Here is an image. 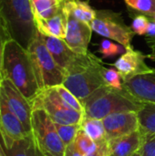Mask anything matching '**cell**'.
<instances>
[{"mask_svg": "<svg viewBox=\"0 0 155 156\" xmlns=\"http://www.w3.org/2000/svg\"><path fill=\"white\" fill-rule=\"evenodd\" d=\"M3 79H8L32 103L41 91L27 50L15 39L9 40L4 49Z\"/></svg>", "mask_w": 155, "mask_h": 156, "instance_id": "obj_1", "label": "cell"}, {"mask_svg": "<svg viewBox=\"0 0 155 156\" xmlns=\"http://www.w3.org/2000/svg\"><path fill=\"white\" fill-rule=\"evenodd\" d=\"M102 60L93 53L77 54L65 71L62 85L71 91L82 103L95 90L105 85Z\"/></svg>", "mask_w": 155, "mask_h": 156, "instance_id": "obj_2", "label": "cell"}, {"mask_svg": "<svg viewBox=\"0 0 155 156\" xmlns=\"http://www.w3.org/2000/svg\"><path fill=\"white\" fill-rule=\"evenodd\" d=\"M84 118L103 120L122 112H139L143 102L131 95L124 88L119 90L103 85L82 101Z\"/></svg>", "mask_w": 155, "mask_h": 156, "instance_id": "obj_3", "label": "cell"}, {"mask_svg": "<svg viewBox=\"0 0 155 156\" xmlns=\"http://www.w3.org/2000/svg\"><path fill=\"white\" fill-rule=\"evenodd\" d=\"M26 50L41 90L57 87L63 83L65 71L58 67L48 52L38 30H37Z\"/></svg>", "mask_w": 155, "mask_h": 156, "instance_id": "obj_4", "label": "cell"}, {"mask_svg": "<svg viewBox=\"0 0 155 156\" xmlns=\"http://www.w3.org/2000/svg\"><path fill=\"white\" fill-rule=\"evenodd\" d=\"M0 5L13 39L26 49L37 30L29 0H0Z\"/></svg>", "mask_w": 155, "mask_h": 156, "instance_id": "obj_5", "label": "cell"}, {"mask_svg": "<svg viewBox=\"0 0 155 156\" xmlns=\"http://www.w3.org/2000/svg\"><path fill=\"white\" fill-rule=\"evenodd\" d=\"M31 133L39 153L43 156H65L66 145L60 139L55 122L42 109H33Z\"/></svg>", "mask_w": 155, "mask_h": 156, "instance_id": "obj_6", "label": "cell"}, {"mask_svg": "<svg viewBox=\"0 0 155 156\" xmlns=\"http://www.w3.org/2000/svg\"><path fill=\"white\" fill-rule=\"evenodd\" d=\"M33 109H42L58 124H81L84 113L72 109L60 97L55 87L42 90L32 102Z\"/></svg>", "mask_w": 155, "mask_h": 156, "instance_id": "obj_7", "label": "cell"}, {"mask_svg": "<svg viewBox=\"0 0 155 156\" xmlns=\"http://www.w3.org/2000/svg\"><path fill=\"white\" fill-rule=\"evenodd\" d=\"M97 34L116 41L126 50L132 48V40L134 32L128 27L120 14L111 10H96V16L90 24Z\"/></svg>", "mask_w": 155, "mask_h": 156, "instance_id": "obj_8", "label": "cell"}, {"mask_svg": "<svg viewBox=\"0 0 155 156\" xmlns=\"http://www.w3.org/2000/svg\"><path fill=\"white\" fill-rule=\"evenodd\" d=\"M0 97L4 100L8 109L20 120L25 129L31 133L32 103L8 79H3L1 81Z\"/></svg>", "mask_w": 155, "mask_h": 156, "instance_id": "obj_9", "label": "cell"}, {"mask_svg": "<svg viewBox=\"0 0 155 156\" xmlns=\"http://www.w3.org/2000/svg\"><path fill=\"white\" fill-rule=\"evenodd\" d=\"M63 8V7H62ZM66 17V36L65 41L69 47L77 54H86L89 52V45L91 39L92 28L88 23L82 22L63 8Z\"/></svg>", "mask_w": 155, "mask_h": 156, "instance_id": "obj_10", "label": "cell"}, {"mask_svg": "<svg viewBox=\"0 0 155 156\" xmlns=\"http://www.w3.org/2000/svg\"><path fill=\"white\" fill-rule=\"evenodd\" d=\"M108 141L131 134L140 129L137 112L112 113L102 120Z\"/></svg>", "mask_w": 155, "mask_h": 156, "instance_id": "obj_11", "label": "cell"}, {"mask_svg": "<svg viewBox=\"0 0 155 156\" xmlns=\"http://www.w3.org/2000/svg\"><path fill=\"white\" fill-rule=\"evenodd\" d=\"M146 55L132 48L126 50L114 62L113 66L119 71L124 82L136 76L150 73L154 70V69L150 68L146 64Z\"/></svg>", "mask_w": 155, "mask_h": 156, "instance_id": "obj_12", "label": "cell"}, {"mask_svg": "<svg viewBox=\"0 0 155 156\" xmlns=\"http://www.w3.org/2000/svg\"><path fill=\"white\" fill-rule=\"evenodd\" d=\"M65 156H110L109 142H95L80 128L74 141L66 146Z\"/></svg>", "mask_w": 155, "mask_h": 156, "instance_id": "obj_13", "label": "cell"}, {"mask_svg": "<svg viewBox=\"0 0 155 156\" xmlns=\"http://www.w3.org/2000/svg\"><path fill=\"white\" fill-rule=\"evenodd\" d=\"M0 156H43L37 150L32 133L16 140L0 129Z\"/></svg>", "mask_w": 155, "mask_h": 156, "instance_id": "obj_14", "label": "cell"}, {"mask_svg": "<svg viewBox=\"0 0 155 156\" xmlns=\"http://www.w3.org/2000/svg\"><path fill=\"white\" fill-rule=\"evenodd\" d=\"M125 90L143 103L155 104V69L123 82Z\"/></svg>", "mask_w": 155, "mask_h": 156, "instance_id": "obj_15", "label": "cell"}, {"mask_svg": "<svg viewBox=\"0 0 155 156\" xmlns=\"http://www.w3.org/2000/svg\"><path fill=\"white\" fill-rule=\"evenodd\" d=\"M39 32V31H38ZM40 33V32H39ZM41 37L47 47L48 52L56 61V63L64 71L72 62L77 53H75L67 44L65 39L49 37L41 34Z\"/></svg>", "mask_w": 155, "mask_h": 156, "instance_id": "obj_16", "label": "cell"}, {"mask_svg": "<svg viewBox=\"0 0 155 156\" xmlns=\"http://www.w3.org/2000/svg\"><path fill=\"white\" fill-rule=\"evenodd\" d=\"M143 133L139 129L131 134L108 141L110 156H132L139 152L143 142Z\"/></svg>", "mask_w": 155, "mask_h": 156, "instance_id": "obj_17", "label": "cell"}, {"mask_svg": "<svg viewBox=\"0 0 155 156\" xmlns=\"http://www.w3.org/2000/svg\"><path fill=\"white\" fill-rule=\"evenodd\" d=\"M0 129L13 139L25 138L28 133L20 120L8 109L4 100L0 97Z\"/></svg>", "mask_w": 155, "mask_h": 156, "instance_id": "obj_18", "label": "cell"}, {"mask_svg": "<svg viewBox=\"0 0 155 156\" xmlns=\"http://www.w3.org/2000/svg\"><path fill=\"white\" fill-rule=\"evenodd\" d=\"M35 25L37 29L43 35L62 39L65 38L67 17L63 8H61L60 11L52 17L35 21Z\"/></svg>", "mask_w": 155, "mask_h": 156, "instance_id": "obj_19", "label": "cell"}, {"mask_svg": "<svg viewBox=\"0 0 155 156\" xmlns=\"http://www.w3.org/2000/svg\"><path fill=\"white\" fill-rule=\"evenodd\" d=\"M34 21L48 19L62 8V0H29Z\"/></svg>", "mask_w": 155, "mask_h": 156, "instance_id": "obj_20", "label": "cell"}, {"mask_svg": "<svg viewBox=\"0 0 155 156\" xmlns=\"http://www.w3.org/2000/svg\"><path fill=\"white\" fill-rule=\"evenodd\" d=\"M62 7L79 20L90 25L96 16V10L82 0H62Z\"/></svg>", "mask_w": 155, "mask_h": 156, "instance_id": "obj_21", "label": "cell"}, {"mask_svg": "<svg viewBox=\"0 0 155 156\" xmlns=\"http://www.w3.org/2000/svg\"><path fill=\"white\" fill-rule=\"evenodd\" d=\"M140 130L146 134L155 135V104L143 103L138 112Z\"/></svg>", "mask_w": 155, "mask_h": 156, "instance_id": "obj_22", "label": "cell"}, {"mask_svg": "<svg viewBox=\"0 0 155 156\" xmlns=\"http://www.w3.org/2000/svg\"><path fill=\"white\" fill-rule=\"evenodd\" d=\"M80 128L95 142L107 140L102 120L84 118L80 124Z\"/></svg>", "mask_w": 155, "mask_h": 156, "instance_id": "obj_23", "label": "cell"}, {"mask_svg": "<svg viewBox=\"0 0 155 156\" xmlns=\"http://www.w3.org/2000/svg\"><path fill=\"white\" fill-rule=\"evenodd\" d=\"M129 8L144 15L149 18H155V0H124Z\"/></svg>", "mask_w": 155, "mask_h": 156, "instance_id": "obj_24", "label": "cell"}, {"mask_svg": "<svg viewBox=\"0 0 155 156\" xmlns=\"http://www.w3.org/2000/svg\"><path fill=\"white\" fill-rule=\"evenodd\" d=\"M13 39L7 21L3 15V12H0V80H3V74H2V62H3V55L4 49L6 43Z\"/></svg>", "mask_w": 155, "mask_h": 156, "instance_id": "obj_25", "label": "cell"}, {"mask_svg": "<svg viewBox=\"0 0 155 156\" xmlns=\"http://www.w3.org/2000/svg\"><path fill=\"white\" fill-rule=\"evenodd\" d=\"M102 77L106 86L119 90H124L123 80L116 69H109L104 67L102 70Z\"/></svg>", "mask_w": 155, "mask_h": 156, "instance_id": "obj_26", "label": "cell"}, {"mask_svg": "<svg viewBox=\"0 0 155 156\" xmlns=\"http://www.w3.org/2000/svg\"><path fill=\"white\" fill-rule=\"evenodd\" d=\"M55 126H56V129L58 131V133L60 139L62 140V142L64 143V144L66 146H68L74 141L79 130L80 129L79 124L55 123Z\"/></svg>", "mask_w": 155, "mask_h": 156, "instance_id": "obj_27", "label": "cell"}, {"mask_svg": "<svg viewBox=\"0 0 155 156\" xmlns=\"http://www.w3.org/2000/svg\"><path fill=\"white\" fill-rule=\"evenodd\" d=\"M57 91L58 92V94L60 95V97L65 101V102H67L72 109L84 113V108L83 105L81 103V101L71 92L69 91L66 87H64L62 84L58 85L57 87H55Z\"/></svg>", "mask_w": 155, "mask_h": 156, "instance_id": "obj_28", "label": "cell"}, {"mask_svg": "<svg viewBox=\"0 0 155 156\" xmlns=\"http://www.w3.org/2000/svg\"><path fill=\"white\" fill-rule=\"evenodd\" d=\"M125 48L122 45H118L113 43L112 41L109 39H103L100 42V48H99V52L102 54L103 58H109V57H113L116 56L120 53H122V50ZM126 50V49H125Z\"/></svg>", "mask_w": 155, "mask_h": 156, "instance_id": "obj_29", "label": "cell"}, {"mask_svg": "<svg viewBox=\"0 0 155 156\" xmlns=\"http://www.w3.org/2000/svg\"><path fill=\"white\" fill-rule=\"evenodd\" d=\"M150 18L144 15H137L133 17L132 23V29L134 34L139 36H145L147 34V29L149 26Z\"/></svg>", "mask_w": 155, "mask_h": 156, "instance_id": "obj_30", "label": "cell"}, {"mask_svg": "<svg viewBox=\"0 0 155 156\" xmlns=\"http://www.w3.org/2000/svg\"><path fill=\"white\" fill-rule=\"evenodd\" d=\"M143 142L139 150L142 156H155V135L143 133Z\"/></svg>", "mask_w": 155, "mask_h": 156, "instance_id": "obj_31", "label": "cell"}, {"mask_svg": "<svg viewBox=\"0 0 155 156\" xmlns=\"http://www.w3.org/2000/svg\"><path fill=\"white\" fill-rule=\"evenodd\" d=\"M145 42L149 48L151 49V53L147 55V58L151 60L155 61V36L153 37H145Z\"/></svg>", "mask_w": 155, "mask_h": 156, "instance_id": "obj_32", "label": "cell"}, {"mask_svg": "<svg viewBox=\"0 0 155 156\" xmlns=\"http://www.w3.org/2000/svg\"><path fill=\"white\" fill-rule=\"evenodd\" d=\"M147 37H153L155 36V18H150L147 34L145 35Z\"/></svg>", "mask_w": 155, "mask_h": 156, "instance_id": "obj_33", "label": "cell"}, {"mask_svg": "<svg viewBox=\"0 0 155 156\" xmlns=\"http://www.w3.org/2000/svg\"><path fill=\"white\" fill-rule=\"evenodd\" d=\"M132 156H142V155L140 154V153H139V152H136L135 154H133Z\"/></svg>", "mask_w": 155, "mask_h": 156, "instance_id": "obj_34", "label": "cell"}, {"mask_svg": "<svg viewBox=\"0 0 155 156\" xmlns=\"http://www.w3.org/2000/svg\"><path fill=\"white\" fill-rule=\"evenodd\" d=\"M0 86H1V80H0Z\"/></svg>", "mask_w": 155, "mask_h": 156, "instance_id": "obj_35", "label": "cell"}]
</instances>
